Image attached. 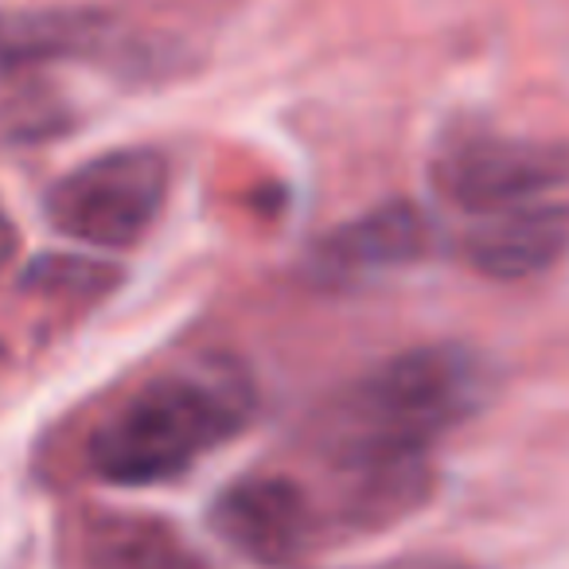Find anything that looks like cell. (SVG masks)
<instances>
[{
    "instance_id": "obj_1",
    "label": "cell",
    "mask_w": 569,
    "mask_h": 569,
    "mask_svg": "<svg viewBox=\"0 0 569 569\" xmlns=\"http://www.w3.org/2000/svg\"><path fill=\"white\" fill-rule=\"evenodd\" d=\"M491 375L457 343L410 348L359 375L325 413V452L336 465L426 460V452L480 413Z\"/></svg>"
},
{
    "instance_id": "obj_2",
    "label": "cell",
    "mask_w": 569,
    "mask_h": 569,
    "mask_svg": "<svg viewBox=\"0 0 569 569\" xmlns=\"http://www.w3.org/2000/svg\"><path fill=\"white\" fill-rule=\"evenodd\" d=\"M250 413V379L234 363L164 375L98 421L87 437V465L113 488L180 480L207 452L242 433Z\"/></svg>"
},
{
    "instance_id": "obj_3",
    "label": "cell",
    "mask_w": 569,
    "mask_h": 569,
    "mask_svg": "<svg viewBox=\"0 0 569 569\" xmlns=\"http://www.w3.org/2000/svg\"><path fill=\"white\" fill-rule=\"evenodd\" d=\"M168 199V160L157 149H113L51 183L43 211L59 234L94 250H129Z\"/></svg>"
},
{
    "instance_id": "obj_4",
    "label": "cell",
    "mask_w": 569,
    "mask_h": 569,
    "mask_svg": "<svg viewBox=\"0 0 569 569\" xmlns=\"http://www.w3.org/2000/svg\"><path fill=\"white\" fill-rule=\"evenodd\" d=\"M433 188L460 211H499L530 203L569 183V144L535 137L468 133L433 157Z\"/></svg>"
},
{
    "instance_id": "obj_5",
    "label": "cell",
    "mask_w": 569,
    "mask_h": 569,
    "mask_svg": "<svg viewBox=\"0 0 569 569\" xmlns=\"http://www.w3.org/2000/svg\"><path fill=\"white\" fill-rule=\"evenodd\" d=\"M211 530L253 566H301L325 538L320 507L293 476L250 472L227 483L211 503Z\"/></svg>"
},
{
    "instance_id": "obj_6",
    "label": "cell",
    "mask_w": 569,
    "mask_h": 569,
    "mask_svg": "<svg viewBox=\"0 0 569 569\" xmlns=\"http://www.w3.org/2000/svg\"><path fill=\"white\" fill-rule=\"evenodd\" d=\"M465 261L491 281H522L542 269L558 266L569 250V207L566 203H530L499 207L476 214L465 230Z\"/></svg>"
},
{
    "instance_id": "obj_7",
    "label": "cell",
    "mask_w": 569,
    "mask_h": 569,
    "mask_svg": "<svg viewBox=\"0 0 569 569\" xmlns=\"http://www.w3.org/2000/svg\"><path fill=\"white\" fill-rule=\"evenodd\" d=\"M433 246L429 219L406 199L356 214L320 242V261L343 273H379L421 261Z\"/></svg>"
},
{
    "instance_id": "obj_8",
    "label": "cell",
    "mask_w": 569,
    "mask_h": 569,
    "mask_svg": "<svg viewBox=\"0 0 569 569\" xmlns=\"http://www.w3.org/2000/svg\"><path fill=\"white\" fill-rule=\"evenodd\" d=\"M110 32V20L90 9H12L0 12V82L36 67L90 56Z\"/></svg>"
},
{
    "instance_id": "obj_9",
    "label": "cell",
    "mask_w": 569,
    "mask_h": 569,
    "mask_svg": "<svg viewBox=\"0 0 569 569\" xmlns=\"http://www.w3.org/2000/svg\"><path fill=\"white\" fill-rule=\"evenodd\" d=\"M82 569H207V561L149 515H94L79 538Z\"/></svg>"
},
{
    "instance_id": "obj_10",
    "label": "cell",
    "mask_w": 569,
    "mask_h": 569,
    "mask_svg": "<svg viewBox=\"0 0 569 569\" xmlns=\"http://www.w3.org/2000/svg\"><path fill=\"white\" fill-rule=\"evenodd\" d=\"M375 569H480V566L449 558V553H406V558L382 561V566H375Z\"/></svg>"
},
{
    "instance_id": "obj_11",
    "label": "cell",
    "mask_w": 569,
    "mask_h": 569,
    "mask_svg": "<svg viewBox=\"0 0 569 569\" xmlns=\"http://www.w3.org/2000/svg\"><path fill=\"white\" fill-rule=\"evenodd\" d=\"M20 250V234H17V222H12V214L0 207V273L12 266V258H17Z\"/></svg>"
}]
</instances>
